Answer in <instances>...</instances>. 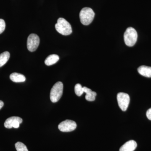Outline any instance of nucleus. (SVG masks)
<instances>
[{"mask_svg": "<svg viewBox=\"0 0 151 151\" xmlns=\"http://www.w3.org/2000/svg\"><path fill=\"white\" fill-rule=\"evenodd\" d=\"M57 31L63 35H68L72 32L71 25L65 19L60 18L55 25Z\"/></svg>", "mask_w": 151, "mask_h": 151, "instance_id": "obj_1", "label": "nucleus"}, {"mask_svg": "<svg viewBox=\"0 0 151 151\" xmlns=\"http://www.w3.org/2000/svg\"><path fill=\"white\" fill-rule=\"evenodd\" d=\"M95 14L92 9L89 7L84 8L79 14L80 21L84 25H88L92 22Z\"/></svg>", "mask_w": 151, "mask_h": 151, "instance_id": "obj_2", "label": "nucleus"}, {"mask_svg": "<svg viewBox=\"0 0 151 151\" xmlns=\"http://www.w3.org/2000/svg\"><path fill=\"white\" fill-rule=\"evenodd\" d=\"M138 35L136 30L132 27L128 28L124 34V40L126 45L132 47L136 44Z\"/></svg>", "mask_w": 151, "mask_h": 151, "instance_id": "obj_3", "label": "nucleus"}, {"mask_svg": "<svg viewBox=\"0 0 151 151\" xmlns=\"http://www.w3.org/2000/svg\"><path fill=\"white\" fill-rule=\"evenodd\" d=\"M63 85L62 82L58 81L53 85L50 92V99L53 103L59 101L63 93Z\"/></svg>", "mask_w": 151, "mask_h": 151, "instance_id": "obj_4", "label": "nucleus"}, {"mask_svg": "<svg viewBox=\"0 0 151 151\" xmlns=\"http://www.w3.org/2000/svg\"><path fill=\"white\" fill-rule=\"evenodd\" d=\"M117 98L120 108L123 111H127L130 103L129 94L124 92H120L117 94Z\"/></svg>", "mask_w": 151, "mask_h": 151, "instance_id": "obj_5", "label": "nucleus"}, {"mask_svg": "<svg viewBox=\"0 0 151 151\" xmlns=\"http://www.w3.org/2000/svg\"><path fill=\"white\" fill-rule=\"evenodd\" d=\"M40 38L35 34H31L29 36L27 40L28 50L30 52L35 51L40 44Z\"/></svg>", "mask_w": 151, "mask_h": 151, "instance_id": "obj_6", "label": "nucleus"}, {"mask_svg": "<svg viewBox=\"0 0 151 151\" xmlns=\"http://www.w3.org/2000/svg\"><path fill=\"white\" fill-rule=\"evenodd\" d=\"M76 123L74 121L66 120L58 125V128L62 132H68L74 131L76 128Z\"/></svg>", "mask_w": 151, "mask_h": 151, "instance_id": "obj_7", "label": "nucleus"}, {"mask_svg": "<svg viewBox=\"0 0 151 151\" xmlns=\"http://www.w3.org/2000/svg\"><path fill=\"white\" fill-rule=\"evenodd\" d=\"M21 118L16 116H13L7 119L5 122L4 127L7 129H12V128H18L20 124L22 122Z\"/></svg>", "mask_w": 151, "mask_h": 151, "instance_id": "obj_8", "label": "nucleus"}, {"mask_svg": "<svg viewBox=\"0 0 151 151\" xmlns=\"http://www.w3.org/2000/svg\"><path fill=\"white\" fill-rule=\"evenodd\" d=\"M137 146V143L135 141H129L121 147L119 151H134Z\"/></svg>", "mask_w": 151, "mask_h": 151, "instance_id": "obj_9", "label": "nucleus"}, {"mask_svg": "<svg viewBox=\"0 0 151 151\" xmlns=\"http://www.w3.org/2000/svg\"><path fill=\"white\" fill-rule=\"evenodd\" d=\"M138 71L140 74L148 78H151V67L142 65L138 68Z\"/></svg>", "mask_w": 151, "mask_h": 151, "instance_id": "obj_10", "label": "nucleus"}, {"mask_svg": "<svg viewBox=\"0 0 151 151\" xmlns=\"http://www.w3.org/2000/svg\"><path fill=\"white\" fill-rule=\"evenodd\" d=\"M10 78L12 81L16 83L24 82L26 80L24 75L17 73H12L10 76Z\"/></svg>", "mask_w": 151, "mask_h": 151, "instance_id": "obj_11", "label": "nucleus"}, {"mask_svg": "<svg viewBox=\"0 0 151 151\" xmlns=\"http://www.w3.org/2000/svg\"><path fill=\"white\" fill-rule=\"evenodd\" d=\"M59 60V57L56 54L49 55L45 61V65L50 66L55 64Z\"/></svg>", "mask_w": 151, "mask_h": 151, "instance_id": "obj_12", "label": "nucleus"}, {"mask_svg": "<svg viewBox=\"0 0 151 151\" xmlns=\"http://www.w3.org/2000/svg\"><path fill=\"white\" fill-rule=\"evenodd\" d=\"M9 52L8 51L4 52L0 54V67L5 65L10 58Z\"/></svg>", "mask_w": 151, "mask_h": 151, "instance_id": "obj_13", "label": "nucleus"}, {"mask_svg": "<svg viewBox=\"0 0 151 151\" xmlns=\"http://www.w3.org/2000/svg\"><path fill=\"white\" fill-rule=\"evenodd\" d=\"M15 146L17 151H28L26 146L21 142H18L16 143Z\"/></svg>", "mask_w": 151, "mask_h": 151, "instance_id": "obj_14", "label": "nucleus"}, {"mask_svg": "<svg viewBox=\"0 0 151 151\" xmlns=\"http://www.w3.org/2000/svg\"><path fill=\"white\" fill-rule=\"evenodd\" d=\"M74 90L76 94L78 97L81 96L84 93L83 87H82L81 84H77L75 85Z\"/></svg>", "mask_w": 151, "mask_h": 151, "instance_id": "obj_15", "label": "nucleus"}, {"mask_svg": "<svg viewBox=\"0 0 151 151\" xmlns=\"http://www.w3.org/2000/svg\"><path fill=\"white\" fill-rule=\"evenodd\" d=\"M96 95H97V93L92 91L86 94L85 98L87 101H93L95 100Z\"/></svg>", "mask_w": 151, "mask_h": 151, "instance_id": "obj_16", "label": "nucleus"}, {"mask_svg": "<svg viewBox=\"0 0 151 151\" xmlns=\"http://www.w3.org/2000/svg\"><path fill=\"white\" fill-rule=\"evenodd\" d=\"M6 23L3 19H0V34L2 33L5 29Z\"/></svg>", "mask_w": 151, "mask_h": 151, "instance_id": "obj_17", "label": "nucleus"}, {"mask_svg": "<svg viewBox=\"0 0 151 151\" xmlns=\"http://www.w3.org/2000/svg\"><path fill=\"white\" fill-rule=\"evenodd\" d=\"M147 118L148 119L151 121V108H150L146 113Z\"/></svg>", "mask_w": 151, "mask_h": 151, "instance_id": "obj_18", "label": "nucleus"}, {"mask_svg": "<svg viewBox=\"0 0 151 151\" xmlns=\"http://www.w3.org/2000/svg\"><path fill=\"white\" fill-rule=\"evenodd\" d=\"M83 91H84V92H85L86 94H87V93H89V92L92 91V90H91V89L87 88V87H86V86H84V87H83Z\"/></svg>", "mask_w": 151, "mask_h": 151, "instance_id": "obj_19", "label": "nucleus"}, {"mask_svg": "<svg viewBox=\"0 0 151 151\" xmlns=\"http://www.w3.org/2000/svg\"><path fill=\"white\" fill-rule=\"evenodd\" d=\"M4 103L2 101L0 100V110L2 108L3 106H4Z\"/></svg>", "mask_w": 151, "mask_h": 151, "instance_id": "obj_20", "label": "nucleus"}]
</instances>
